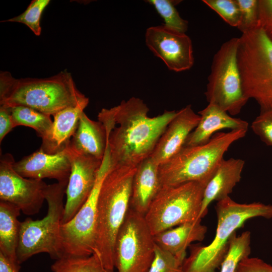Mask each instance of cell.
Returning a JSON list of instances; mask_svg holds the SVG:
<instances>
[{"label": "cell", "mask_w": 272, "mask_h": 272, "mask_svg": "<svg viewBox=\"0 0 272 272\" xmlns=\"http://www.w3.org/2000/svg\"><path fill=\"white\" fill-rule=\"evenodd\" d=\"M140 98L132 97L98 115L105 129L111 167H137L150 157L177 111H165L153 117Z\"/></svg>", "instance_id": "cell-1"}, {"label": "cell", "mask_w": 272, "mask_h": 272, "mask_svg": "<svg viewBox=\"0 0 272 272\" xmlns=\"http://www.w3.org/2000/svg\"><path fill=\"white\" fill-rule=\"evenodd\" d=\"M87 98L66 71L41 79H16L9 72L0 73L1 105L27 106L50 116Z\"/></svg>", "instance_id": "cell-2"}, {"label": "cell", "mask_w": 272, "mask_h": 272, "mask_svg": "<svg viewBox=\"0 0 272 272\" xmlns=\"http://www.w3.org/2000/svg\"><path fill=\"white\" fill-rule=\"evenodd\" d=\"M137 167H110L98 198L93 254L105 268H114V246L118 232L128 210Z\"/></svg>", "instance_id": "cell-3"}, {"label": "cell", "mask_w": 272, "mask_h": 272, "mask_svg": "<svg viewBox=\"0 0 272 272\" xmlns=\"http://www.w3.org/2000/svg\"><path fill=\"white\" fill-rule=\"evenodd\" d=\"M215 210L217 226L214 239L207 246H190V254L183 261L182 272H215L227 253L230 237L246 221L255 217L272 219V205L240 203L230 196L217 201Z\"/></svg>", "instance_id": "cell-4"}, {"label": "cell", "mask_w": 272, "mask_h": 272, "mask_svg": "<svg viewBox=\"0 0 272 272\" xmlns=\"http://www.w3.org/2000/svg\"><path fill=\"white\" fill-rule=\"evenodd\" d=\"M247 131L218 132L205 144L184 146L172 157L159 165L161 187L212 177L230 146L244 138Z\"/></svg>", "instance_id": "cell-5"}, {"label": "cell", "mask_w": 272, "mask_h": 272, "mask_svg": "<svg viewBox=\"0 0 272 272\" xmlns=\"http://www.w3.org/2000/svg\"><path fill=\"white\" fill-rule=\"evenodd\" d=\"M237 63L245 97L272 110V41L259 26L239 37Z\"/></svg>", "instance_id": "cell-6"}, {"label": "cell", "mask_w": 272, "mask_h": 272, "mask_svg": "<svg viewBox=\"0 0 272 272\" xmlns=\"http://www.w3.org/2000/svg\"><path fill=\"white\" fill-rule=\"evenodd\" d=\"M67 183L68 181L48 185L45 193L48 211L43 219L33 220L27 218L21 222L17 249L19 264L40 253H48L55 260L60 258V228Z\"/></svg>", "instance_id": "cell-7"}, {"label": "cell", "mask_w": 272, "mask_h": 272, "mask_svg": "<svg viewBox=\"0 0 272 272\" xmlns=\"http://www.w3.org/2000/svg\"><path fill=\"white\" fill-rule=\"evenodd\" d=\"M212 177L162 187L144 216L152 234L201 220L199 214L203 193Z\"/></svg>", "instance_id": "cell-8"}, {"label": "cell", "mask_w": 272, "mask_h": 272, "mask_svg": "<svg viewBox=\"0 0 272 272\" xmlns=\"http://www.w3.org/2000/svg\"><path fill=\"white\" fill-rule=\"evenodd\" d=\"M239 37L225 42L215 54L208 78L205 95L232 115L239 113L248 99L244 94L237 63Z\"/></svg>", "instance_id": "cell-9"}, {"label": "cell", "mask_w": 272, "mask_h": 272, "mask_svg": "<svg viewBox=\"0 0 272 272\" xmlns=\"http://www.w3.org/2000/svg\"><path fill=\"white\" fill-rule=\"evenodd\" d=\"M111 167L107 145L95 185L77 214L60 228V258L85 257L93 254L97 220L98 198L102 182Z\"/></svg>", "instance_id": "cell-10"}, {"label": "cell", "mask_w": 272, "mask_h": 272, "mask_svg": "<svg viewBox=\"0 0 272 272\" xmlns=\"http://www.w3.org/2000/svg\"><path fill=\"white\" fill-rule=\"evenodd\" d=\"M155 243L144 215L129 208L116 236L114 267L117 272H148Z\"/></svg>", "instance_id": "cell-11"}, {"label": "cell", "mask_w": 272, "mask_h": 272, "mask_svg": "<svg viewBox=\"0 0 272 272\" xmlns=\"http://www.w3.org/2000/svg\"><path fill=\"white\" fill-rule=\"evenodd\" d=\"M12 154L1 155L0 159V200L9 202L26 215L37 214L45 200L48 186L40 179L27 178L13 168Z\"/></svg>", "instance_id": "cell-12"}, {"label": "cell", "mask_w": 272, "mask_h": 272, "mask_svg": "<svg viewBox=\"0 0 272 272\" xmlns=\"http://www.w3.org/2000/svg\"><path fill=\"white\" fill-rule=\"evenodd\" d=\"M145 42L148 48L170 71L183 72L193 65L192 41L184 33L164 25L152 26L146 31Z\"/></svg>", "instance_id": "cell-13"}, {"label": "cell", "mask_w": 272, "mask_h": 272, "mask_svg": "<svg viewBox=\"0 0 272 272\" xmlns=\"http://www.w3.org/2000/svg\"><path fill=\"white\" fill-rule=\"evenodd\" d=\"M71 172L66 188L62 224L69 222L87 199L95 185L102 161L80 154L67 147Z\"/></svg>", "instance_id": "cell-14"}, {"label": "cell", "mask_w": 272, "mask_h": 272, "mask_svg": "<svg viewBox=\"0 0 272 272\" xmlns=\"http://www.w3.org/2000/svg\"><path fill=\"white\" fill-rule=\"evenodd\" d=\"M13 168L25 178L40 180L47 178L57 182L69 181L72 169L67 148L54 154L46 153L39 149L15 162Z\"/></svg>", "instance_id": "cell-15"}, {"label": "cell", "mask_w": 272, "mask_h": 272, "mask_svg": "<svg viewBox=\"0 0 272 272\" xmlns=\"http://www.w3.org/2000/svg\"><path fill=\"white\" fill-rule=\"evenodd\" d=\"M200 120L190 105L177 111L170 122L150 156L159 165L177 154L185 145L190 133Z\"/></svg>", "instance_id": "cell-16"}, {"label": "cell", "mask_w": 272, "mask_h": 272, "mask_svg": "<svg viewBox=\"0 0 272 272\" xmlns=\"http://www.w3.org/2000/svg\"><path fill=\"white\" fill-rule=\"evenodd\" d=\"M198 114L199 121L188 137L184 146L205 144L217 131L223 129L247 130L248 128L246 121L232 117L214 104L209 103Z\"/></svg>", "instance_id": "cell-17"}, {"label": "cell", "mask_w": 272, "mask_h": 272, "mask_svg": "<svg viewBox=\"0 0 272 272\" xmlns=\"http://www.w3.org/2000/svg\"><path fill=\"white\" fill-rule=\"evenodd\" d=\"M89 103V98L77 106L64 108L53 116L49 131L42 138L40 149L46 153L54 154L65 150L74 134L81 114Z\"/></svg>", "instance_id": "cell-18"}, {"label": "cell", "mask_w": 272, "mask_h": 272, "mask_svg": "<svg viewBox=\"0 0 272 272\" xmlns=\"http://www.w3.org/2000/svg\"><path fill=\"white\" fill-rule=\"evenodd\" d=\"M245 161L241 159H223L207 184L203 193L199 218L208 212V208L214 200L220 201L228 196L241 178Z\"/></svg>", "instance_id": "cell-19"}, {"label": "cell", "mask_w": 272, "mask_h": 272, "mask_svg": "<svg viewBox=\"0 0 272 272\" xmlns=\"http://www.w3.org/2000/svg\"><path fill=\"white\" fill-rule=\"evenodd\" d=\"M159 167L150 156L137 166L133 178L130 208L144 216L161 188Z\"/></svg>", "instance_id": "cell-20"}, {"label": "cell", "mask_w": 272, "mask_h": 272, "mask_svg": "<svg viewBox=\"0 0 272 272\" xmlns=\"http://www.w3.org/2000/svg\"><path fill=\"white\" fill-rule=\"evenodd\" d=\"M67 147L77 153L102 161L107 147L105 129L100 121L81 114L77 128Z\"/></svg>", "instance_id": "cell-21"}, {"label": "cell", "mask_w": 272, "mask_h": 272, "mask_svg": "<svg viewBox=\"0 0 272 272\" xmlns=\"http://www.w3.org/2000/svg\"><path fill=\"white\" fill-rule=\"evenodd\" d=\"M182 224L161 232L154 235L155 244L176 257L184 260L186 250L195 241H201L205 238L207 227L201 223Z\"/></svg>", "instance_id": "cell-22"}, {"label": "cell", "mask_w": 272, "mask_h": 272, "mask_svg": "<svg viewBox=\"0 0 272 272\" xmlns=\"http://www.w3.org/2000/svg\"><path fill=\"white\" fill-rule=\"evenodd\" d=\"M21 211L17 207L0 200V252L14 263H18L17 249Z\"/></svg>", "instance_id": "cell-23"}, {"label": "cell", "mask_w": 272, "mask_h": 272, "mask_svg": "<svg viewBox=\"0 0 272 272\" xmlns=\"http://www.w3.org/2000/svg\"><path fill=\"white\" fill-rule=\"evenodd\" d=\"M9 108L14 127L19 125L30 127L34 129L41 138L51 127L53 121L50 115L25 106Z\"/></svg>", "instance_id": "cell-24"}, {"label": "cell", "mask_w": 272, "mask_h": 272, "mask_svg": "<svg viewBox=\"0 0 272 272\" xmlns=\"http://www.w3.org/2000/svg\"><path fill=\"white\" fill-rule=\"evenodd\" d=\"M251 233L243 232L237 236L236 232L230 237L227 253L221 263L220 272H235L239 262L249 257L251 252Z\"/></svg>", "instance_id": "cell-25"}, {"label": "cell", "mask_w": 272, "mask_h": 272, "mask_svg": "<svg viewBox=\"0 0 272 272\" xmlns=\"http://www.w3.org/2000/svg\"><path fill=\"white\" fill-rule=\"evenodd\" d=\"M53 272H114L103 266L97 256L67 257L56 260L51 266Z\"/></svg>", "instance_id": "cell-26"}, {"label": "cell", "mask_w": 272, "mask_h": 272, "mask_svg": "<svg viewBox=\"0 0 272 272\" xmlns=\"http://www.w3.org/2000/svg\"><path fill=\"white\" fill-rule=\"evenodd\" d=\"M147 2L154 7L163 19L165 26L185 33L188 29V22L180 16L175 7L180 3V1L148 0Z\"/></svg>", "instance_id": "cell-27"}, {"label": "cell", "mask_w": 272, "mask_h": 272, "mask_svg": "<svg viewBox=\"0 0 272 272\" xmlns=\"http://www.w3.org/2000/svg\"><path fill=\"white\" fill-rule=\"evenodd\" d=\"M49 3V0H33L23 13L1 22L23 23L28 26L35 35L39 36L41 32V17L44 9Z\"/></svg>", "instance_id": "cell-28"}, {"label": "cell", "mask_w": 272, "mask_h": 272, "mask_svg": "<svg viewBox=\"0 0 272 272\" xmlns=\"http://www.w3.org/2000/svg\"><path fill=\"white\" fill-rule=\"evenodd\" d=\"M202 2L216 12L228 24L238 27L241 14L236 0H203Z\"/></svg>", "instance_id": "cell-29"}, {"label": "cell", "mask_w": 272, "mask_h": 272, "mask_svg": "<svg viewBox=\"0 0 272 272\" xmlns=\"http://www.w3.org/2000/svg\"><path fill=\"white\" fill-rule=\"evenodd\" d=\"M183 261L155 244L154 258L148 272H182Z\"/></svg>", "instance_id": "cell-30"}, {"label": "cell", "mask_w": 272, "mask_h": 272, "mask_svg": "<svg viewBox=\"0 0 272 272\" xmlns=\"http://www.w3.org/2000/svg\"><path fill=\"white\" fill-rule=\"evenodd\" d=\"M241 19L237 28L242 33L259 26L258 0H236Z\"/></svg>", "instance_id": "cell-31"}, {"label": "cell", "mask_w": 272, "mask_h": 272, "mask_svg": "<svg viewBox=\"0 0 272 272\" xmlns=\"http://www.w3.org/2000/svg\"><path fill=\"white\" fill-rule=\"evenodd\" d=\"M251 127L262 142L272 146V110L260 112L252 122Z\"/></svg>", "instance_id": "cell-32"}, {"label": "cell", "mask_w": 272, "mask_h": 272, "mask_svg": "<svg viewBox=\"0 0 272 272\" xmlns=\"http://www.w3.org/2000/svg\"><path fill=\"white\" fill-rule=\"evenodd\" d=\"M259 26L272 41V0H258Z\"/></svg>", "instance_id": "cell-33"}, {"label": "cell", "mask_w": 272, "mask_h": 272, "mask_svg": "<svg viewBox=\"0 0 272 272\" xmlns=\"http://www.w3.org/2000/svg\"><path fill=\"white\" fill-rule=\"evenodd\" d=\"M235 272H272V265L258 257L249 256L239 262Z\"/></svg>", "instance_id": "cell-34"}, {"label": "cell", "mask_w": 272, "mask_h": 272, "mask_svg": "<svg viewBox=\"0 0 272 272\" xmlns=\"http://www.w3.org/2000/svg\"><path fill=\"white\" fill-rule=\"evenodd\" d=\"M14 128L9 108L0 106V143L5 136Z\"/></svg>", "instance_id": "cell-35"}, {"label": "cell", "mask_w": 272, "mask_h": 272, "mask_svg": "<svg viewBox=\"0 0 272 272\" xmlns=\"http://www.w3.org/2000/svg\"><path fill=\"white\" fill-rule=\"evenodd\" d=\"M19 264L14 263L0 252V272H19Z\"/></svg>", "instance_id": "cell-36"}]
</instances>
